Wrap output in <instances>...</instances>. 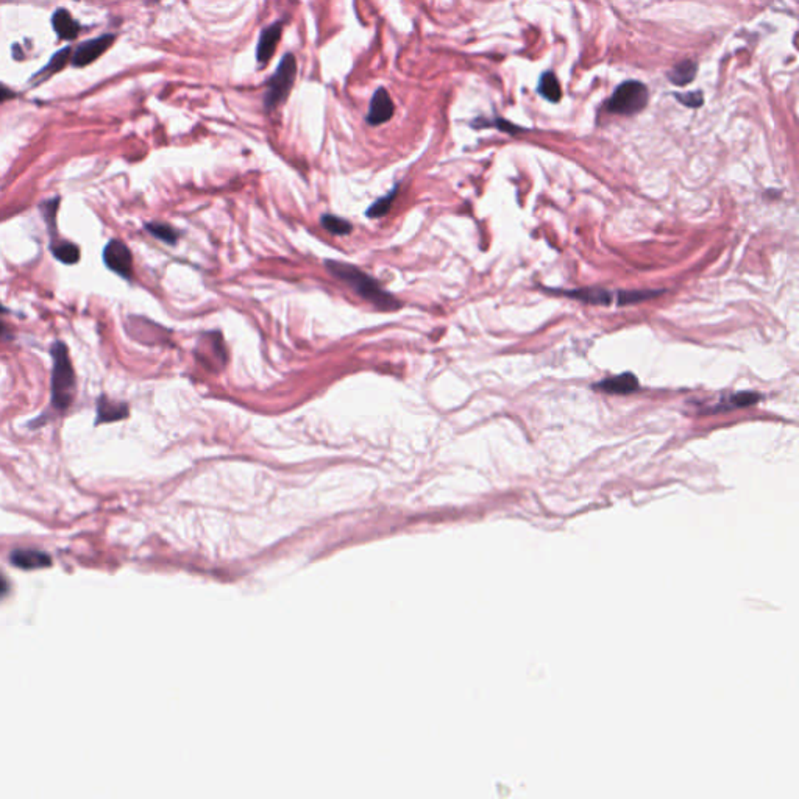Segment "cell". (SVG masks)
Segmentation results:
<instances>
[{
    "instance_id": "16",
    "label": "cell",
    "mask_w": 799,
    "mask_h": 799,
    "mask_svg": "<svg viewBox=\"0 0 799 799\" xmlns=\"http://www.w3.org/2000/svg\"><path fill=\"white\" fill-rule=\"evenodd\" d=\"M697 70H698L697 63H693L690 60L682 61L679 64H676V66L668 72V80L676 86H687L695 80Z\"/></svg>"
},
{
    "instance_id": "28",
    "label": "cell",
    "mask_w": 799,
    "mask_h": 799,
    "mask_svg": "<svg viewBox=\"0 0 799 799\" xmlns=\"http://www.w3.org/2000/svg\"><path fill=\"white\" fill-rule=\"evenodd\" d=\"M4 334H5V325L0 324V337H2Z\"/></svg>"
},
{
    "instance_id": "15",
    "label": "cell",
    "mask_w": 799,
    "mask_h": 799,
    "mask_svg": "<svg viewBox=\"0 0 799 799\" xmlns=\"http://www.w3.org/2000/svg\"><path fill=\"white\" fill-rule=\"evenodd\" d=\"M52 23L56 35H58L61 39H68V41H70V39L77 38L80 33V23L72 19V16L68 13V10H63V8L56 10L52 18Z\"/></svg>"
},
{
    "instance_id": "12",
    "label": "cell",
    "mask_w": 799,
    "mask_h": 799,
    "mask_svg": "<svg viewBox=\"0 0 799 799\" xmlns=\"http://www.w3.org/2000/svg\"><path fill=\"white\" fill-rule=\"evenodd\" d=\"M51 558L43 551L35 550H16L11 554V563L16 567L23 570H33V568H43L51 565Z\"/></svg>"
},
{
    "instance_id": "29",
    "label": "cell",
    "mask_w": 799,
    "mask_h": 799,
    "mask_svg": "<svg viewBox=\"0 0 799 799\" xmlns=\"http://www.w3.org/2000/svg\"><path fill=\"white\" fill-rule=\"evenodd\" d=\"M4 311H6V309L4 308V306H2V305H0V312H4Z\"/></svg>"
},
{
    "instance_id": "17",
    "label": "cell",
    "mask_w": 799,
    "mask_h": 799,
    "mask_svg": "<svg viewBox=\"0 0 799 799\" xmlns=\"http://www.w3.org/2000/svg\"><path fill=\"white\" fill-rule=\"evenodd\" d=\"M539 94L545 97L546 100H550L553 103L559 102L561 97H562V91H561V85L558 82V78L553 74V72H545V74L540 77V82H539Z\"/></svg>"
},
{
    "instance_id": "23",
    "label": "cell",
    "mask_w": 799,
    "mask_h": 799,
    "mask_svg": "<svg viewBox=\"0 0 799 799\" xmlns=\"http://www.w3.org/2000/svg\"><path fill=\"white\" fill-rule=\"evenodd\" d=\"M660 294V290H628V292H620L618 294V305L620 306H625V305H633V303H640L643 300H648V298H652Z\"/></svg>"
},
{
    "instance_id": "9",
    "label": "cell",
    "mask_w": 799,
    "mask_h": 799,
    "mask_svg": "<svg viewBox=\"0 0 799 799\" xmlns=\"http://www.w3.org/2000/svg\"><path fill=\"white\" fill-rule=\"evenodd\" d=\"M281 33H282V21L272 23V26L263 30L256 47V60L261 66H264V64L272 58L273 53H275Z\"/></svg>"
},
{
    "instance_id": "11",
    "label": "cell",
    "mask_w": 799,
    "mask_h": 799,
    "mask_svg": "<svg viewBox=\"0 0 799 799\" xmlns=\"http://www.w3.org/2000/svg\"><path fill=\"white\" fill-rule=\"evenodd\" d=\"M127 416H128V406L124 405V403L112 401L107 397H100L99 401H97L95 425L122 420V418H125Z\"/></svg>"
},
{
    "instance_id": "18",
    "label": "cell",
    "mask_w": 799,
    "mask_h": 799,
    "mask_svg": "<svg viewBox=\"0 0 799 799\" xmlns=\"http://www.w3.org/2000/svg\"><path fill=\"white\" fill-rule=\"evenodd\" d=\"M51 250L56 260L64 264H75L80 260V248L68 240L52 242Z\"/></svg>"
},
{
    "instance_id": "2",
    "label": "cell",
    "mask_w": 799,
    "mask_h": 799,
    "mask_svg": "<svg viewBox=\"0 0 799 799\" xmlns=\"http://www.w3.org/2000/svg\"><path fill=\"white\" fill-rule=\"evenodd\" d=\"M52 405L64 411L70 406L75 392V372L64 342L52 345Z\"/></svg>"
},
{
    "instance_id": "6",
    "label": "cell",
    "mask_w": 799,
    "mask_h": 799,
    "mask_svg": "<svg viewBox=\"0 0 799 799\" xmlns=\"http://www.w3.org/2000/svg\"><path fill=\"white\" fill-rule=\"evenodd\" d=\"M199 359L206 367H223L227 362V351L222 342L221 333H206L199 344Z\"/></svg>"
},
{
    "instance_id": "4",
    "label": "cell",
    "mask_w": 799,
    "mask_h": 799,
    "mask_svg": "<svg viewBox=\"0 0 799 799\" xmlns=\"http://www.w3.org/2000/svg\"><path fill=\"white\" fill-rule=\"evenodd\" d=\"M648 97L647 86L640 82L629 80V82L621 83L615 92L612 94L608 102V110L613 115L633 116L647 107Z\"/></svg>"
},
{
    "instance_id": "1",
    "label": "cell",
    "mask_w": 799,
    "mask_h": 799,
    "mask_svg": "<svg viewBox=\"0 0 799 799\" xmlns=\"http://www.w3.org/2000/svg\"><path fill=\"white\" fill-rule=\"evenodd\" d=\"M325 265L331 275L345 282V285L351 287L359 297L376 306L378 309H383V311L400 309L401 305L397 298L392 297L387 290L379 286L376 280L369 277L367 273L359 270L358 268H354V265L346 263H337V261H327Z\"/></svg>"
},
{
    "instance_id": "7",
    "label": "cell",
    "mask_w": 799,
    "mask_h": 799,
    "mask_svg": "<svg viewBox=\"0 0 799 799\" xmlns=\"http://www.w3.org/2000/svg\"><path fill=\"white\" fill-rule=\"evenodd\" d=\"M115 35H103L78 46L74 56H72V64L75 68H85L88 64L94 63L100 55L108 51V47L115 43Z\"/></svg>"
},
{
    "instance_id": "13",
    "label": "cell",
    "mask_w": 799,
    "mask_h": 799,
    "mask_svg": "<svg viewBox=\"0 0 799 799\" xmlns=\"http://www.w3.org/2000/svg\"><path fill=\"white\" fill-rule=\"evenodd\" d=\"M561 295H567L571 298H578L581 302H586L588 305H603L608 306L612 303V292L606 289L600 287H587V289H575V290H559Z\"/></svg>"
},
{
    "instance_id": "14",
    "label": "cell",
    "mask_w": 799,
    "mask_h": 799,
    "mask_svg": "<svg viewBox=\"0 0 799 799\" xmlns=\"http://www.w3.org/2000/svg\"><path fill=\"white\" fill-rule=\"evenodd\" d=\"M761 400H762V397L756 392L731 393V395H728V397L721 398L720 403H716L715 408L710 409V413H721V411L748 408V406L756 405V403L761 401Z\"/></svg>"
},
{
    "instance_id": "3",
    "label": "cell",
    "mask_w": 799,
    "mask_h": 799,
    "mask_svg": "<svg viewBox=\"0 0 799 799\" xmlns=\"http://www.w3.org/2000/svg\"><path fill=\"white\" fill-rule=\"evenodd\" d=\"M297 75V60L292 53H286L278 64L277 70L269 78L268 92L264 95L265 111L275 110L278 105L286 102L290 91H292Z\"/></svg>"
},
{
    "instance_id": "27",
    "label": "cell",
    "mask_w": 799,
    "mask_h": 799,
    "mask_svg": "<svg viewBox=\"0 0 799 799\" xmlns=\"http://www.w3.org/2000/svg\"><path fill=\"white\" fill-rule=\"evenodd\" d=\"M8 592V583L6 579L2 576V573H0V596H4Z\"/></svg>"
},
{
    "instance_id": "8",
    "label": "cell",
    "mask_w": 799,
    "mask_h": 799,
    "mask_svg": "<svg viewBox=\"0 0 799 799\" xmlns=\"http://www.w3.org/2000/svg\"><path fill=\"white\" fill-rule=\"evenodd\" d=\"M393 111H395V105L391 99L389 92H387L384 88H378L372 97V100H370V107L366 117L367 124L376 127L389 122L393 116Z\"/></svg>"
},
{
    "instance_id": "22",
    "label": "cell",
    "mask_w": 799,
    "mask_h": 799,
    "mask_svg": "<svg viewBox=\"0 0 799 799\" xmlns=\"http://www.w3.org/2000/svg\"><path fill=\"white\" fill-rule=\"evenodd\" d=\"M397 192H398V184H397V186H395L389 194H387L386 197L378 199V200L375 201V203L367 209V213H366V214H367L369 217H372V219H376V217L386 216L387 213H389V209H391V206H392V200H393L395 197H397Z\"/></svg>"
},
{
    "instance_id": "5",
    "label": "cell",
    "mask_w": 799,
    "mask_h": 799,
    "mask_svg": "<svg viewBox=\"0 0 799 799\" xmlns=\"http://www.w3.org/2000/svg\"><path fill=\"white\" fill-rule=\"evenodd\" d=\"M103 261L107 268L124 278H132L133 256L130 248L117 239L110 240L103 250Z\"/></svg>"
},
{
    "instance_id": "25",
    "label": "cell",
    "mask_w": 799,
    "mask_h": 799,
    "mask_svg": "<svg viewBox=\"0 0 799 799\" xmlns=\"http://www.w3.org/2000/svg\"><path fill=\"white\" fill-rule=\"evenodd\" d=\"M674 97L677 100H679L685 107H690V108H698L703 105V92L701 91H693V92H684V94H674Z\"/></svg>"
},
{
    "instance_id": "24",
    "label": "cell",
    "mask_w": 799,
    "mask_h": 799,
    "mask_svg": "<svg viewBox=\"0 0 799 799\" xmlns=\"http://www.w3.org/2000/svg\"><path fill=\"white\" fill-rule=\"evenodd\" d=\"M58 199H55L52 201H47V203L43 205V213L46 217V222L48 225V230H51L52 235H55L56 231V221H55V214H56V209H58Z\"/></svg>"
},
{
    "instance_id": "10",
    "label": "cell",
    "mask_w": 799,
    "mask_h": 799,
    "mask_svg": "<svg viewBox=\"0 0 799 799\" xmlns=\"http://www.w3.org/2000/svg\"><path fill=\"white\" fill-rule=\"evenodd\" d=\"M595 389H600L606 393L628 395L639 389V379L633 374H621L612 378H606L604 381L595 384Z\"/></svg>"
},
{
    "instance_id": "26",
    "label": "cell",
    "mask_w": 799,
    "mask_h": 799,
    "mask_svg": "<svg viewBox=\"0 0 799 799\" xmlns=\"http://www.w3.org/2000/svg\"><path fill=\"white\" fill-rule=\"evenodd\" d=\"M14 95H16V94H14L13 91L8 90L6 86L0 85V102H5V100H8V99H11V97H14Z\"/></svg>"
},
{
    "instance_id": "19",
    "label": "cell",
    "mask_w": 799,
    "mask_h": 799,
    "mask_svg": "<svg viewBox=\"0 0 799 799\" xmlns=\"http://www.w3.org/2000/svg\"><path fill=\"white\" fill-rule=\"evenodd\" d=\"M322 227H324L327 231H329L331 235H336V236H344V235H350L351 230H353V225L342 219V217H337L333 214H325L322 216Z\"/></svg>"
},
{
    "instance_id": "21",
    "label": "cell",
    "mask_w": 799,
    "mask_h": 799,
    "mask_svg": "<svg viewBox=\"0 0 799 799\" xmlns=\"http://www.w3.org/2000/svg\"><path fill=\"white\" fill-rule=\"evenodd\" d=\"M69 56H70V48H69V47L61 48L60 52H56V53L52 56L47 66H46L41 72H38L36 78H38V77H51L52 74H55V72L61 70V69L68 64Z\"/></svg>"
},
{
    "instance_id": "20",
    "label": "cell",
    "mask_w": 799,
    "mask_h": 799,
    "mask_svg": "<svg viewBox=\"0 0 799 799\" xmlns=\"http://www.w3.org/2000/svg\"><path fill=\"white\" fill-rule=\"evenodd\" d=\"M145 230H147L152 236H155L157 239L166 242V244H171L174 245L176 240H179L180 235L176 233L171 225L167 223H159V222H152L145 225Z\"/></svg>"
}]
</instances>
